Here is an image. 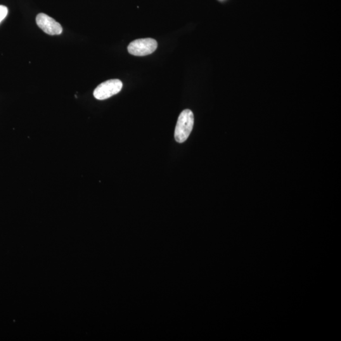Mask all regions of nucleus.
<instances>
[{"mask_svg":"<svg viewBox=\"0 0 341 341\" xmlns=\"http://www.w3.org/2000/svg\"><path fill=\"white\" fill-rule=\"evenodd\" d=\"M158 42L152 38L139 39L130 42L128 51L132 55L144 56L149 55L156 50Z\"/></svg>","mask_w":341,"mask_h":341,"instance_id":"nucleus-2","label":"nucleus"},{"mask_svg":"<svg viewBox=\"0 0 341 341\" xmlns=\"http://www.w3.org/2000/svg\"><path fill=\"white\" fill-rule=\"evenodd\" d=\"M8 9L7 7L3 5H0V23L8 15Z\"/></svg>","mask_w":341,"mask_h":341,"instance_id":"nucleus-5","label":"nucleus"},{"mask_svg":"<svg viewBox=\"0 0 341 341\" xmlns=\"http://www.w3.org/2000/svg\"><path fill=\"white\" fill-rule=\"evenodd\" d=\"M194 125V116L192 111L184 110L179 116L175 128L174 139L178 143H183L188 139L192 131Z\"/></svg>","mask_w":341,"mask_h":341,"instance_id":"nucleus-1","label":"nucleus"},{"mask_svg":"<svg viewBox=\"0 0 341 341\" xmlns=\"http://www.w3.org/2000/svg\"><path fill=\"white\" fill-rule=\"evenodd\" d=\"M37 25L46 34L54 35H60L63 32V28L60 23L43 13L38 14L36 16Z\"/></svg>","mask_w":341,"mask_h":341,"instance_id":"nucleus-4","label":"nucleus"},{"mask_svg":"<svg viewBox=\"0 0 341 341\" xmlns=\"http://www.w3.org/2000/svg\"><path fill=\"white\" fill-rule=\"evenodd\" d=\"M123 87V83L118 79H111L102 83L94 91V98L98 100H104L119 93Z\"/></svg>","mask_w":341,"mask_h":341,"instance_id":"nucleus-3","label":"nucleus"}]
</instances>
